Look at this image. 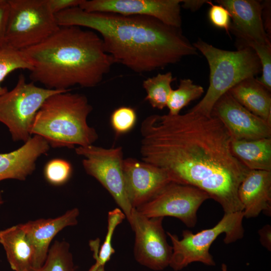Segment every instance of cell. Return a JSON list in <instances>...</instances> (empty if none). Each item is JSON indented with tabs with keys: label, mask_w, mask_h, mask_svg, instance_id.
Masks as SVG:
<instances>
[{
	"label": "cell",
	"mask_w": 271,
	"mask_h": 271,
	"mask_svg": "<svg viewBox=\"0 0 271 271\" xmlns=\"http://www.w3.org/2000/svg\"><path fill=\"white\" fill-rule=\"evenodd\" d=\"M142 161L167 172L173 182L197 188L224 213L243 211L238 187L249 170L232 154L221 121L189 111L152 114L142 122Z\"/></svg>",
	"instance_id": "1"
},
{
	"label": "cell",
	"mask_w": 271,
	"mask_h": 271,
	"mask_svg": "<svg viewBox=\"0 0 271 271\" xmlns=\"http://www.w3.org/2000/svg\"><path fill=\"white\" fill-rule=\"evenodd\" d=\"M55 16L60 27L76 26L96 31L115 63L137 73L164 68L184 57L198 54L181 28L154 18L88 12L79 7Z\"/></svg>",
	"instance_id": "2"
},
{
	"label": "cell",
	"mask_w": 271,
	"mask_h": 271,
	"mask_svg": "<svg viewBox=\"0 0 271 271\" xmlns=\"http://www.w3.org/2000/svg\"><path fill=\"white\" fill-rule=\"evenodd\" d=\"M21 51L32 66L30 79L50 89L95 87L115 63L100 36L76 26L60 27L41 43Z\"/></svg>",
	"instance_id": "3"
},
{
	"label": "cell",
	"mask_w": 271,
	"mask_h": 271,
	"mask_svg": "<svg viewBox=\"0 0 271 271\" xmlns=\"http://www.w3.org/2000/svg\"><path fill=\"white\" fill-rule=\"evenodd\" d=\"M92 110L83 94L69 91L54 94L44 102L36 113L31 134L41 137L52 148L93 145L98 136L87 123Z\"/></svg>",
	"instance_id": "4"
},
{
	"label": "cell",
	"mask_w": 271,
	"mask_h": 271,
	"mask_svg": "<svg viewBox=\"0 0 271 271\" xmlns=\"http://www.w3.org/2000/svg\"><path fill=\"white\" fill-rule=\"evenodd\" d=\"M193 45L207 60L209 84L203 98L188 111L209 116L213 106L221 96L242 80L260 73L261 65L254 51L246 46L236 51L224 50L201 39Z\"/></svg>",
	"instance_id": "5"
},
{
	"label": "cell",
	"mask_w": 271,
	"mask_h": 271,
	"mask_svg": "<svg viewBox=\"0 0 271 271\" xmlns=\"http://www.w3.org/2000/svg\"><path fill=\"white\" fill-rule=\"evenodd\" d=\"M243 211L224 213L222 219L213 227L196 233L185 230L182 238L169 232L167 233L172 243L173 254L170 266L175 270L182 269L194 262L207 265H215V262L209 249L219 235L225 234L224 241L228 244L241 239L244 233Z\"/></svg>",
	"instance_id": "6"
},
{
	"label": "cell",
	"mask_w": 271,
	"mask_h": 271,
	"mask_svg": "<svg viewBox=\"0 0 271 271\" xmlns=\"http://www.w3.org/2000/svg\"><path fill=\"white\" fill-rule=\"evenodd\" d=\"M7 46L22 50L36 45L59 28L47 0H7Z\"/></svg>",
	"instance_id": "7"
},
{
	"label": "cell",
	"mask_w": 271,
	"mask_h": 271,
	"mask_svg": "<svg viewBox=\"0 0 271 271\" xmlns=\"http://www.w3.org/2000/svg\"><path fill=\"white\" fill-rule=\"evenodd\" d=\"M39 87L27 82L21 74L16 86L0 96V122L8 128L14 141L26 142L36 113L50 96L63 91Z\"/></svg>",
	"instance_id": "8"
},
{
	"label": "cell",
	"mask_w": 271,
	"mask_h": 271,
	"mask_svg": "<svg viewBox=\"0 0 271 271\" xmlns=\"http://www.w3.org/2000/svg\"><path fill=\"white\" fill-rule=\"evenodd\" d=\"M75 152L83 157L82 165L87 174L96 179L109 193L128 221L133 208L125 191L122 148L106 149L91 145L78 147Z\"/></svg>",
	"instance_id": "9"
},
{
	"label": "cell",
	"mask_w": 271,
	"mask_h": 271,
	"mask_svg": "<svg viewBox=\"0 0 271 271\" xmlns=\"http://www.w3.org/2000/svg\"><path fill=\"white\" fill-rule=\"evenodd\" d=\"M208 199V194L197 188L172 182L135 209L148 218L174 217L187 227H193L197 223L198 209Z\"/></svg>",
	"instance_id": "10"
},
{
	"label": "cell",
	"mask_w": 271,
	"mask_h": 271,
	"mask_svg": "<svg viewBox=\"0 0 271 271\" xmlns=\"http://www.w3.org/2000/svg\"><path fill=\"white\" fill-rule=\"evenodd\" d=\"M163 218H148L133 208L128 221L135 234V259L154 270H161L170 265L173 254L162 225Z\"/></svg>",
	"instance_id": "11"
},
{
	"label": "cell",
	"mask_w": 271,
	"mask_h": 271,
	"mask_svg": "<svg viewBox=\"0 0 271 271\" xmlns=\"http://www.w3.org/2000/svg\"><path fill=\"white\" fill-rule=\"evenodd\" d=\"M182 0H83L79 7L88 12L154 18L181 28Z\"/></svg>",
	"instance_id": "12"
},
{
	"label": "cell",
	"mask_w": 271,
	"mask_h": 271,
	"mask_svg": "<svg viewBox=\"0 0 271 271\" xmlns=\"http://www.w3.org/2000/svg\"><path fill=\"white\" fill-rule=\"evenodd\" d=\"M211 115L221 121L231 140H254L271 138V124L248 111L228 91L215 103Z\"/></svg>",
	"instance_id": "13"
},
{
	"label": "cell",
	"mask_w": 271,
	"mask_h": 271,
	"mask_svg": "<svg viewBox=\"0 0 271 271\" xmlns=\"http://www.w3.org/2000/svg\"><path fill=\"white\" fill-rule=\"evenodd\" d=\"M122 169L127 197L133 208L148 202L173 182L164 170L136 159H123Z\"/></svg>",
	"instance_id": "14"
},
{
	"label": "cell",
	"mask_w": 271,
	"mask_h": 271,
	"mask_svg": "<svg viewBox=\"0 0 271 271\" xmlns=\"http://www.w3.org/2000/svg\"><path fill=\"white\" fill-rule=\"evenodd\" d=\"M230 14V31L245 45L249 43L271 45L262 20L263 4L256 0H217Z\"/></svg>",
	"instance_id": "15"
},
{
	"label": "cell",
	"mask_w": 271,
	"mask_h": 271,
	"mask_svg": "<svg viewBox=\"0 0 271 271\" xmlns=\"http://www.w3.org/2000/svg\"><path fill=\"white\" fill-rule=\"evenodd\" d=\"M79 211L74 208L55 218L39 219L20 224L33 250L32 267L39 268L45 261L51 242L64 228L77 224Z\"/></svg>",
	"instance_id": "16"
},
{
	"label": "cell",
	"mask_w": 271,
	"mask_h": 271,
	"mask_svg": "<svg viewBox=\"0 0 271 271\" xmlns=\"http://www.w3.org/2000/svg\"><path fill=\"white\" fill-rule=\"evenodd\" d=\"M47 142L34 135L19 149L0 153V181L6 179L23 181L35 170L36 162L49 150ZM0 191V199L1 200Z\"/></svg>",
	"instance_id": "17"
},
{
	"label": "cell",
	"mask_w": 271,
	"mask_h": 271,
	"mask_svg": "<svg viewBox=\"0 0 271 271\" xmlns=\"http://www.w3.org/2000/svg\"><path fill=\"white\" fill-rule=\"evenodd\" d=\"M244 217L253 218L263 212L271 214V171L249 170L238 189Z\"/></svg>",
	"instance_id": "18"
},
{
	"label": "cell",
	"mask_w": 271,
	"mask_h": 271,
	"mask_svg": "<svg viewBox=\"0 0 271 271\" xmlns=\"http://www.w3.org/2000/svg\"><path fill=\"white\" fill-rule=\"evenodd\" d=\"M228 92L248 111L271 124L270 91L254 77L242 80Z\"/></svg>",
	"instance_id": "19"
},
{
	"label": "cell",
	"mask_w": 271,
	"mask_h": 271,
	"mask_svg": "<svg viewBox=\"0 0 271 271\" xmlns=\"http://www.w3.org/2000/svg\"><path fill=\"white\" fill-rule=\"evenodd\" d=\"M0 243L13 270H30L33 250L20 224L0 230Z\"/></svg>",
	"instance_id": "20"
},
{
	"label": "cell",
	"mask_w": 271,
	"mask_h": 271,
	"mask_svg": "<svg viewBox=\"0 0 271 271\" xmlns=\"http://www.w3.org/2000/svg\"><path fill=\"white\" fill-rule=\"evenodd\" d=\"M233 156L249 170L271 171V138L231 140Z\"/></svg>",
	"instance_id": "21"
},
{
	"label": "cell",
	"mask_w": 271,
	"mask_h": 271,
	"mask_svg": "<svg viewBox=\"0 0 271 271\" xmlns=\"http://www.w3.org/2000/svg\"><path fill=\"white\" fill-rule=\"evenodd\" d=\"M174 80L171 72L159 73L144 80L143 87L146 92V99L155 108L163 109L166 107L173 90L171 83Z\"/></svg>",
	"instance_id": "22"
},
{
	"label": "cell",
	"mask_w": 271,
	"mask_h": 271,
	"mask_svg": "<svg viewBox=\"0 0 271 271\" xmlns=\"http://www.w3.org/2000/svg\"><path fill=\"white\" fill-rule=\"evenodd\" d=\"M126 217L122 211L119 208H115L109 211L107 215V230L104 242L99 250V242L93 241L90 243L93 249L95 263L93 266L98 268L104 266L110 259L115 250L112 245L113 234L116 227Z\"/></svg>",
	"instance_id": "23"
},
{
	"label": "cell",
	"mask_w": 271,
	"mask_h": 271,
	"mask_svg": "<svg viewBox=\"0 0 271 271\" xmlns=\"http://www.w3.org/2000/svg\"><path fill=\"white\" fill-rule=\"evenodd\" d=\"M29 271H77L70 245L65 241H55L49 248L45 262Z\"/></svg>",
	"instance_id": "24"
},
{
	"label": "cell",
	"mask_w": 271,
	"mask_h": 271,
	"mask_svg": "<svg viewBox=\"0 0 271 271\" xmlns=\"http://www.w3.org/2000/svg\"><path fill=\"white\" fill-rule=\"evenodd\" d=\"M204 92L203 88L195 84L189 78L182 79L177 89L172 90L169 97L167 107L168 114L176 115L191 101L199 98Z\"/></svg>",
	"instance_id": "25"
},
{
	"label": "cell",
	"mask_w": 271,
	"mask_h": 271,
	"mask_svg": "<svg viewBox=\"0 0 271 271\" xmlns=\"http://www.w3.org/2000/svg\"><path fill=\"white\" fill-rule=\"evenodd\" d=\"M32 69L31 63L22 51L8 47L0 49V96L8 91L1 84L9 74L18 69L30 71Z\"/></svg>",
	"instance_id": "26"
},
{
	"label": "cell",
	"mask_w": 271,
	"mask_h": 271,
	"mask_svg": "<svg viewBox=\"0 0 271 271\" xmlns=\"http://www.w3.org/2000/svg\"><path fill=\"white\" fill-rule=\"evenodd\" d=\"M72 172L71 164L63 159H53L48 161L44 169L46 180L55 186L62 185L70 179Z\"/></svg>",
	"instance_id": "27"
},
{
	"label": "cell",
	"mask_w": 271,
	"mask_h": 271,
	"mask_svg": "<svg viewBox=\"0 0 271 271\" xmlns=\"http://www.w3.org/2000/svg\"><path fill=\"white\" fill-rule=\"evenodd\" d=\"M137 120L136 110L131 107L122 106L112 112L110 122L115 134L119 136L130 131L134 127Z\"/></svg>",
	"instance_id": "28"
},
{
	"label": "cell",
	"mask_w": 271,
	"mask_h": 271,
	"mask_svg": "<svg viewBox=\"0 0 271 271\" xmlns=\"http://www.w3.org/2000/svg\"><path fill=\"white\" fill-rule=\"evenodd\" d=\"M251 48L257 55L261 68V76L257 80L269 91L271 90V45L249 43L245 45Z\"/></svg>",
	"instance_id": "29"
},
{
	"label": "cell",
	"mask_w": 271,
	"mask_h": 271,
	"mask_svg": "<svg viewBox=\"0 0 271 271\" xmlns=\"http://www.w3.org/2000/svg\"><path fill=\"white\" fill-rule=\"evenodd\" d=\"M209 4L211 6L208 12L210 23L214 26L224 29L229 34L231 18L227 10L220 5H214L211 2Z\"/></svg>",
	"instance_id": "30"
},
{
	"label": "cell",
	"mask_w": 271,
	"mask_h": 271,
	"mask_svg": "<svg viewBox=\"0 0 271 271\" xmlns=\"http://www.w3.org/2000/svg\"><path fill=\"white\" fill-rule=\"evenodd\" d=\"M9 14V6L7 0L0 2V49L7 47L6 35Z\"/></svg>",
	"instance_id": "31"
},
{
	"label": "cell",
	"mask_w": 271,
	"mask_h": 271,
	"mask_svg": "<svg viewBox=\"0 0 271 271\" xmlns=\"http://www.w3.org/2000/svg\"><path fill=\"white\" fill-rule=\"evenodd\" d=\"M83 0H47L51 12L55 15L70 8L79 7Z\"/></svg>",
	"instance_id": "32"
},
{
	"label": "cell",
	"mask_w": 271,
	"mask_h": 271,
	"mask_svg": "<svg viewBox=\"0 0 271 271\" xmlns=\"http://www.w3.org/2000/svg\"><path fill=\"white\" fill-rule=\"evenodd\" d=\"M260 242L262 245L270 251L271 249V227L269 224L264 225L258 231Z\"/></svg>",
	"instance_id": "33"
},
{
	"label": "cell",
	"mask_w": 271,
	"mask_h": 271,
	"mask_svg": "<svg viewBox=\"0 0 271 271\" xmlns=\"http://www.w3.org/2000/svg\"><path fill=\"white\" fill-rule=\"evenodd\" d=\"M210 2L206 0H182V7L194 12L199 10L204 4H209Z\"/></svg>",
	"instance_id": "34"
},
{
	"label": "cell",
	"mask_w": 271,
	"mask_h": 271,
	"mask_svg": "<svg viewBox=\"0 0 271 271\" xmlns=\"http://www.w3.org/2000/svg\"><path fill=\"white\" fill-rule=\"evenodd\" d=\"M221 271H227V266L225 264H222L221 266Z\"/></svg>",
	"instance_id": "35"
},
{
	"label": "cell",
	"mask_w": 271,
	"mask_h": 271,
	"mask_svg": "<svg viewBox=\"0 0 271 271\" xmlns=\"http://www.w3.org/2000/svg\"><path fill=\"white\" fill-rule=\"evenodd\" d=\"M96 271H105L104 268V266H100Z\"/></svg>",
	"instance_id": "36"
},
{
	"label": "cell",
	"mask_w": 271,
	"mask_h": 271,
	"mask_svg": "<svg viewBox=\"0 0 271 271\" xmlns=\"http://www.w3.org/2000/svg\"><path fill=\"white\" fill-rule=\"evenodd\" d=\"M3 203V201L2 200H0V206L1 205V204H2Z\"/></svg>",
	"instance_id": "37"
},
{
	"label": "cell",
	"mask_w": 271,
	"mask_h": 271,
	"mask_svg": "<svg viewBox=\"0 0 271 271\" xmlns=\"http://www.w3.org/2000/svg\"><path fill=\"white\" fill-rule=\"evenodd\" d=\"M2 1V0H0V2Z\"/></svg>",
	"instance_id": "38"
}]
</instances>
